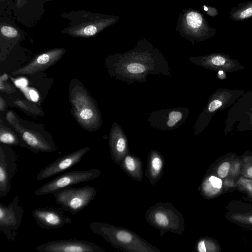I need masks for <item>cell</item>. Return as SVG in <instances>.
Segmentation results:
<instances>
[{
  "label": "cell",
  "instance_id": "cell-36",
  "mask_svg": "<svg viewBox=\"0 0 252 252\" xmlns=\"http://www.w3.org/2000/svg\"><path fill=\"white\" fill-rule=\"evenodd\" d=\"M5 108V102L0 96V111H4Z\"/></svg>",
  "mask_w": 252,
  "mask_h": 252
},
{
  "label": "cell",
  "instance_id": "cell-39",
  "mask_svg": "<svg viewBox=\"0 0 252 252\" xmlns=\"http://www.w3.org/2000/svg\"><path fill=\"white\" fill-rule=\"evenodd\" d=\"M54 0H49V1H53Z\"/></svg>",
  "mask_w": 252,
  "mask_h": 252
},
{
  "label": "cell",
  "instance_id": "cell-5",
  "mask_svg": "<svg viewBox=\"0 0 252 252\" xmlns=\"http://www.w3.org/2000/svg\"><path fill=\"white\" fill-rule=\"evenodd\" d=\"M102 171L98 169L73 170L65 172L43 185L34 191V194L41 196L53 194L58 190L79 183L92 181L97 178Z\"/></svg>",
  "mask_w": 252,
  "mask_h": 252
},
{
  "label": "cell",
  "instance_id": "cell-30",
  "mask_svg": "<svg viewBox=\"0 0 252 252\" xmlns=\"http://www.w3.org/2000/svg\"><path fill=\"white\" fill-rule=\"evenodd\" d=\"M212 186L215 188L220 189L222 186L221 180L215 176H212L209 178Z\"/></svg>",
  "mask_w": 252,
  "mask_h": 252
},
{
  "label": "cell",
  "instance_id": "cell-20",
  "mask_svg": "<svg viewBox=\"0 0 252 252\" xmlns=\"http://www.w3.org/2000/svg\"><path fill=\"white\" fill-rule=\"evenodd\" d=\"M119 165L130 178L138 182L142 181L143 178V163L139 157L128 154Z\"/></svg>",
  "mask_w": 252,
  "mask_h": 252
},
{
  "label": "cell",
  "instance_id": "cell-11",
  "mask_svg": "<svg viewBox=\"0 0 252 252\" xmlns=\"http://www.w3.org/2000/svg\"><path fill=\"white\" fill-rule=\"evenodd\" d=\"M229 108L225 120L224 132H230L236 123L238 131H245L248 118L252 110V91L245 92Z\"/></svg>",
  "mask_w": 252,
  "mask_h": 252
},
{
  "label": "cell",
  "instance_id": "cell-25",
  "mask_svg": "<svg viewBox=\"0 0 252 252\" xmlns=\"http://www.w3.org/2000/svg\"><path fill=\"white\" fill-rule=\"evenodd\" d=\"M14 102L19 107L34 114L39 115L41 112L39 107L29 101L18 100L14 101Z\"/></svg>",
  "mask_w": 252,
  "mask_h": 252
},
{
  "label": "cell",
  "instance_id": "cell-14",
  "mask_svg": "<svg viewBox=\"0 0 252 252\" xmlns=\"http://www.w3.org/2000/svg\"><path fill=\"white\" fill-rule=\"evenodd\" d=\"M89 150V147H85L58 158L38 173L36 180L41 181L76 165Z\"/></svg>",
  "mask_w": 252,
  "mask_h": 252
},
{
  "label": "cell",
  "instance_id": "cell-27",
  "mask_svg": "<svg viewBox=\"0 0 252 252\" xmlns=\"http://www.w3.org/2000/svg\"><path fill=\"white\" fill-rule=\"evenodd\" d=\"M182 118V114L179 111L171 112L168 117V121L167 122V125L169 127L173 126Z\"/></svg>",
  "mask_w": 252,
  "mask_h": 252
},
{
  "label": "cell",
  "instance_id": "cell-18",
  "mask_svg": "<svg viewBox=\"0 0 252 252\" xmlns=\"http://www.w3.org/2000/svg\"><path fill=\"white\" fill-rule=\"evenodd\" d=\"M165 159L160 153L152 150L148 157L145 174L150 184L154 185L163 175Z\"/></svg>",
  "mask_w": 252,
  "mask_h": 252
},
{
  "label": "cell",
  "instance_id": "cell-26",
  "mask_svg": "<svg viewBox=\"0 0 252 252\" xmlns=\"http://www.w3.org/2000/svg\"><path fill=\"white\" fill-rule=\"evenodd\" d=\"M8 78L6 74H3L0 77V89L6 93H12L15 92V88L11 84L7 83L5 80Z\"/></svg>",
  "mask_w": 252,
  "mask_h": 252
},
{
  "label": "cell",
  "instance_id": "cell-19",
  "mask_svg": "<svg viewBox=\"0 0 252 252\" xmlns=\"http://www.w3.org/2000/svg\"><path fill=\"white\" fill-rule=\"evenodd\" d=\"M0 43L7 41L15 42L23 39L25 32L6 16H1L0 20Z\"/></svg>",
  "mask_w": 252,
  "mask_h": 252
},
{
  "label": "cell",
  "instance_id": "cell-3",
  "mask_svg": "<svg viewBox=\"0 0 252 252\" xmlns=\"http://www.w3.org/2000/svg\"><path fill=\"white\" fill-rule=\"evenodd\" d=\"M145 219L150 225L159 230L161 236L168 231L181 235L185 228L184 217L170 202H159L148 208Z\"/></svg>",
  "mask_w": 252,
  "mask_h": 252
},
{
  "label": "cell",
  "instance_id": "cell-4",
  "mask_svg": "<svg viewBox=\"0 0 252 252\" xmlns=\"http://www.w3.org/2000/svg\"><path fill=\"white\" fill-rule=\"evenodd\" d=\"M95 188L90 186L79 188L66 187L55 191L56 202L72 215L82 211L95 198Z\"/></svg>",
  "mask_w": 252,
  "mask_h": 252
},
{
  "label": "cell",
  "instance_id": "cell-23",
  "mask_svg": "<svg viewBox=\"0 0 252 252\" xmlns=\"http://www.w3.org/2000/svg\"><path fill=\"white\" fill-rule=\"evenodd\" d=\"M186 18L188 25L193 29H200L201 28L209 30L216 29L205 24L203 16L199 12H190L187 14Z\"/></svg>",
  "mask_w": 252,
  "mask_h": 252
},
{
  "label": "cell",
  "instance_id": "cell-7",
  "mask_svg": "<svg viewBox=\"0 0 252 252\" xmlns=\"http://www.w3.org/2000/svg\"><path fill=\"white\" fill-rule=\"evenodd\" d=\"M6 119L20 134V137L31 151L37 154L40 152H53L56 150V146L50 136L34 130L25 129L20 125L18 119L12 112L7 113Z\"/></svg>",
  "mask_w": 252,
  "mask_h": 252
},
{
  "label": "cell",
  "instance_id": "cell-29",
  "mask_svg": "<svg viewBox=\"0 0 252 252\" xmlns=\"http://www.w3.org/2000/svg\"><path fill=\"white\" fill-rule=\"evenodd\" d=\"M230 164L228 162L222 163L218 168V174L221 178L225 177L229 171Z\"/></svg>",
  "mask_w": 252,
  "mask_h": 252
},
{
  "label": "cell",
  "instance_id": "cell-16",
  "mask_svg": "<svg viewBox=\"0 0 252 252\" xmlns=\"http://www.w3.org/2000/svg\"><path fill=\"white\" fill-rule=\"evenodd\" d=\"M65 52V49L62 48L48 50L36 56L27 65L12 72V74L32 75L47 69L59 61Z\"/></svg>",
  "mask_w": 252,
  "mask_h": 252
},
{
  "label": "cell",
  "instance_id": "cell-22",
  "mask_svg": "<svg viewBox=\"0 0 252 252\" xmlns=\"http://www.w3.org/2000/svg\"><path fill=\"white\" fill-rule=\"evenodd\" d=\"M252 17V0L240 3L231 8L229 18L235 21H242Z\"/></svg>",
  "mask_w": 252,
  "mask_h": 252
},
{
  "label": "cell",
  "instance_id": "cell-32",
  "mask_svg": "<svg viewBox=\"0 0 252 252\" xmlns=\"http://www.w3.org/2000/svg\"><path fill=\"white\" fill-rule=\"evenodd\" d=\"M14 82L16 86L22 88L25 87L28 84L27 81L24 78L16 79L14 81Z\"/></svg>",
  "mask_w": 252,
  "mask_h": 252
},
{
  "label": "cell",
  "instance_id": "cell-12",
  "mask_svg": "<svg viewBox=\"0 0 252 252\" xmlns=\"http://www.w3.org/2000/svg\"><path fill=\"white\" fill-rule=\"evenodd\" d=\"M40 252H105L92 242L80 239H62L49 241L35 247Z\"/></svg>",
  "mask_w": 252,
  "mask_h": 252
},
{
  "label": "cell",
  "instance_id": "cell-9",
  "mask_svg": "<svg viewBox=\"0 0 252 252\" xmlns=\"http://www.w3.org/2000/svg\"><path fill=\"white\" fill-rule=\"evenodd\" d=\"M19 201L16 195L7 205L0 202V231L10 241L15 240L22 223L24 209Z\"/></svg>",
  "mask_w": 252,
  "mask_h": 252
},
{
  "label": "cell",
  "instance_id": "cell-34",
  "mask_svg": "<svg viewBox=\"0 0 252 252\" xmlns=\"http://www.w3.org/2000/svg\"><path fill=\"white\" fill-rule=\"evenodd\" d=\"M252 130V111L248 118L245 131L247 130Z\"/></svg>",
  "mask_w": 252,
  "mask_h": 252
},
{
  "label": "cell",
  "instance_id": "cell-6",
  "mask_svg": "<svg viewBox=\"0 0 252 252\" xmlns=\"http://www.w3.org/2000/svg\"><path fill=\"white\" fill-rule=\"evenodd\" d=\"M243 89L220 88L210 97L208 103L200 117V129H203L218 112L226 109L245 93Z\"/></svg>",
  "mask_w": 252,
  "mask_h": 252
},
{
  "label": "cell",
  "instance_id": "cell-10",
  "mask_svg": "<svg viewBox=\"0 0 252 252\" xmlns=\"http://www.w3.org/2000/svg\"><path fill=\"white\" fill-rule=\"evenodd\" d=\"M49 0H11L7 9L27 27L33 26L44 13V4Z\"/></svg>",
  "mask_w": 252,
  "mask_h": 252
},
{
  "label": "cell",
  "instance_id": "cell-1",
  "mask_svg": "<svg viewBox=\"0 0 252 252\" xmlns=\"http://www.w3.org/2000/svg\"><path fill=\"white\" fill-rule=\"evenodd\" d=\"M89 226L113 247L129 252H160L136 232L126 228L100 221H92Z\"/></svg>",
  "mask_w": 252,
  "mask_h": 252
},
{
  "label": "cell",
  "instance_id": "cell-28",
  "mask_svg": "<svg viewBox=\"0 0 252 252\" xmlns=\"http://www.w3.org/2000/svg\"><path fill=\"white\" fill-rule=\"evenodd\" d=\"M145 69L144 66L137 63H130L127 66L128 71L133 74L142 73L144 71Z\"/></svg>",
  "mask_w": 252,
  "mask_h": 252
},
{
  "label": "cell",
  "instance_id": "cell-2",
  "mask_svg": "<svg viewBox=\"0 0 252 252\" xmlns=\"http://www.w3.org/2000/svg\"><path fill=\"white\" fill-rule=\"evenodd\" d=\"M60 16L69 21L61 33L73 37L90 38L96 36L109 23V19L92 12L78 10L64 12Z\"/></svg>",
  "mask_w": 252,
  "mask_h": 252
},
{
  "label": "cell",
  "instance_id": "cell-31",
  "mask_svg": "<svg viewBox=\"0 0 252 252\" xmlns=\"http://www.w3.org/2000/svg\"><path fill=\"white\" fill-rule=\"evenodd\" d=\"M203 9L205 12L210 16L215 17L218 14V11L215 7L204 5Z\"/></svg>",
  "mask_w": 252,
  "mask_h": 252
},
{
  "label": "cell",
  "instance_id": "cell-13",
  "mask_svg": "<svg viewBox=\"0 0 252 252\" xmlns=\"http://www.w3.org/2000/svg\"><path fill=\"white\" fill-rule=\"evenodd\" d=\"M17 156L13 150L0 146V198L6 196L11 189V182L15 174Z\"/></svg>",
  "mask_w": 252,
  "mask_h": 252
},
{
  "label": "cell",
  "instance_id": "cell-8",
  "mask_svg": "<svg viewBox=\"0 0 252 252\" xmlns=\"http://www.w3.org/2000/svg\"><path fill=\"white\" fill-rule=\"evenodd\" d=\"M71 102L76 119L84 127L93 129L98 121V114L91 97L82 88L73 89L71 93Z\"/></svg>",
  "mask_w": 252,
  "mask_h": 252
},
{
  "label": "cell",
  "instance_id": "cell-21",
  "mask_svg": "<svg viewBox=\"0 0 252 252\" xmlns=\"http://www.w3.org/2000/svg\"><path fill=\"white\" fill-rule=\"evenodd\" d=\"M109 146L111 158L119 165L124 157L129 154L126 139L121 135L111 134Z\"/></svg>",
  "mask_w": 252,
  "mask_h": 252
},
{
  "label": "cell",
  "instance_id": "cell-38",
  "mask_svg": "<svg viewBox=\"0 0 252 252\" xmlns=\"http://www.w3.org/2000/svg\"><path fill=\"white\" fill-rule=\"evenodd\" d=\"M249 220L250 222L252 223V216L249 218Z\"/></svg>",
  "mask_w": 252,
  "mask_h": 252
},
{
  "label": "cell",
  "instance_id": "cell-35",
  "mask_svg": "<svg viewBox=\"0 0 252 252\" xmlns=\"http://www.w3.org/2000/svg\"><path fill=\"white\" fill-rule=\"evenodd\" d=\"M11 0H0V15L4 13L5 8L7 7L8 3Z\"/></svg>",
  "mask_w": 252,
  "mask_h": 252
},
{
  "label": "cell",
  "instance_id": "cell-24",
  "mask_svg": "<svg viewBox=\"0 0 252 252\" xmlns=\"http://www.w3.org/2000/svg\"><path fill=\"white\" fill-rule=\"evenodd\" d=\"M0 141L1 143L9 145L27 147L26 143L12 131L0 127Z\"/></svg>",
  "mask_w": 252,
  "mask_h": 252
},
{
  "label": "cell",
  "instance_id": "cell-15",
  "mask_svg": "<svg viewBox=\"0 0 252 252\" xmlns=\"http://www.w3.org/2000/svg\"><path fill=\"white\" fill-rule=\"evenodd\" d=\"M32 215L38 226L44 229L60 228L72 222L62 210L55 207L36 208Z\"/></svg>",
  "mask_w": 252,
  "mask_h": 252
},
{
  "label": "cell",
  "instance_id": "cell-37",
  "mask_svg": "<svg viewBox=\"0 0 252 252\" xmlns=\"http://www.w3.org/2000/svg\"><path fill=\"white\" fill-rule=\"evenodd\" d=\"M247 174L250 177L252 178V167H250L247 170Z\"/></svg>",
  "mask_w": 252,
  "mask_h": 252
},
{
  "label": "cell",
  "instance_id": "cell-33",
  "mask_svg": "<svg viewBox=\"0 0 252 252\" xmlns=\"http://www.w3.org/2000/svg\"><path fill=\"white\" fill-rule=\"evenodd\" d=\"M28 94L32 100L35 102L37 101L39 98V96L37 93L34 90H30L28 92Z\"/></svg>",
  "mask_w": 252,
  "mask_h": 252
},
{
  "label": "cell",
  "instance_id": "cell-17",
  "mask_svg": "<svg viewBox=\"0 0 252 252\" xmlns=\"http://www.w3.org/2000/svg\"><path fill=\"white\" fill-rule=\"evenodd\" d=\"M199 62L200 65L206 68L224 73H232L244 68L237 60L224 53H215L201 57Z\"/></svg>",
  "mask_w": 252,
  "mask_h": 252
}]
</instances>
